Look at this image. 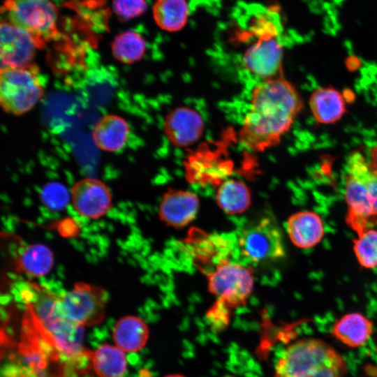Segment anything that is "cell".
I'll list each match as a JSON object with an SVG mask.
<instances>
[{
    "label": "cell",
    "mask_w": 377,
    "mask_h": 377,
    "mask_svg": "<svg viewBox=\"0 0 377 377\" xmlns=\"http://www.w3.org/2000/svg\"><path fill=\"white\" fill-rule=\"evenodd\" d=\"M303 106L298 91L283 76L263 80L251 91L249 110L239 131L240 142L256 152L277 145Z\"/></svg>",
    "instance_id": "6da1fadb"
},
{
    "label": "cell",
    "mask_w": 377,
    "mask_h": 377,
    "mask_svg": "<svg viewBox=\"0 0 377 377\" xmlns=\"http://www.w3.org/2000/svg\"><path fill=\"white\" fill-rule=\"evenodd\" d=\"M343 356L325 341L305 337L288 346L279 356L274 377H345Z\"/></svg>",
    "instance_id": "7a4b0ae2"
},
{
    "label": "cell",
    "mask_w": 377,
    "mask_h": 377,
    "mask_svg": "<svg viewBox=\"0 0 377 377\" xmlns=\"http://www.w3.org/2000/svg\"><path fill=\"white\" fill-rule=\"evenodd\" d=\"M345 198L346 223L357 235L377 224V171L358 151L347 160Z\"/></svg>",
    "instance_id": "3957f363"
},
{
    "label": "cell",
    "mask_w": 377,
    "mask_h": 377,
    "mask_svg": "<svg viewBox=\"0 0 377 377\" xmlns=\"http://www.w3.org/2000/svg\"><path fill=\"white\" fill-rule=\"evenodd\" d=\"M43 94L44 87L35 65L1 67L0 102L6 112L15 115L27 112L38 103Z\"/></svg>",
    "instance_id": "277c9868"
},
{
    "label": "cell",
    "mask_w": 377,
    "mask_h": 377,
    "mask_svg": "<svg viewBox=\"0 0 377 377\" xmlns=\"http://www.w3.org/2000/svg\"><path fill=\"white\" fill-rule=\"evenodd\" d=\"M281 27L279 24L268 22L247 32L256 39L244 52L242 64L263 80L283 76V47L277 38Z\"/></svg>",
    "instance_id": "5b68a950"
},
{
    "label": "cell",
    "mask_w": 377,
    "mask_h": 377,
    "mask_svg": "<svg viewBox=\"0 0 377 377\" xmlns=\"http://www.w3.org/2000/svg\"><path fill=\"white\" fill-rule=\"evenodd\" d=\"M1 13L6 20L30 33L39 47L59 35L57 8L50 0H6Z\"/></svg>",
    "instance_id": "8992f818"
},
{
    "label": "cell",
    "mask_w": 377,
    "mask_h": 377,
    "mask_svg": "<svg viewBox=\"0 0 377 377\" xmlns=\"http://www.w3.org/2000/svg\"><path fill=\"white\" fill-rule=\"evenodd\" d=\"M108 294L102 287L77 282L59 296V309L62 316L75 324L91 326L101 323L105 318Z\"/></svg>",
    "instance_id": "52a82bcc"
},
{
    "label": "cell",
    "mask_w": 377,
    "mask_h": 377,
    "mask_svg": "<svg viewBox=\"0 0 377 377\" xmlns=\"http://www.w3.org/2000/svg\"><path fill=\"white\" fill-rule=\"evenodd\" d=\"M207 288L231 309L246 304L254 286L251 267L222 260L207 274Z\"/></svg>",
    "instance_id": "ba28073f"
},
{
    "label": "cell",
    "mask_w": 377,
    "mask_h": 377,
    "mask_svg": "<svg viewBox=\"0 0 377 377\" xmlns=\"http://www.w3.org/2000/svg\"><path fill=\"white\" fill-rule=\"evenodd\" d=\"M238 244L242 253L256 263L275 261L286 254L281 232L267 217L244 229Z\"/></svg>",
    "instance_id": "9c48e42d"
},
{
    "label": "cell",
    "mask_w": 377,
    "mask_h": 377,
    "mask_svg": "<svg viewBox=\"0 0 377 377\" xmlns=\"http://www.w3.org/2000/svg\"><path fill=\"white\" fill-rule=\"evenodd\" d=\"M71 201L74 209L81 216L98 219L111 209L112 195L108 186L94 178H84L71 188Z\"/></svg>",
    "instance_id": "30bf717a"
},
{
    "label": "cell",
    "mask_w": 377,
    "mask_h": 377,
    "mask_svg": "<svg viewBox=\"0 0 377 377\" xmlns=\"http://www.w3.org/2000/svg\"><path fill=\"white\" fill-rule=\"evenodd\" d=\"M38 47H40L38 43L30 33L6 20H2L1 67H22L31 64Z\"/></svg>",
    "instance_id": "8fae6325"
},
{
    "label": "cell",
    "mask_w": 377,
    "mask_h": 377,
    "mask_svg": "<svg viewBox=\"0 0 377 377\" xmlns=\"http://www.w3.org/2000/svg\"><path fill=\"white\" fill-rule=\"evenodd\" d=\"M205 121L195 109L186 105L178 106L165 116L164 133L175 147L185 148L194 145L202 136Z\"/></svg>",
    "instance_id": "7c38bea8"
},
{
    "label": "cell",
    "mask_w": 377,
    "mask_h": 377,
    "mask_svg": "<svg viewBox=\"0 0 377 377\" xmlns=\"http://www.w3.org/2000/svg\"><path fill=\"white\" fill-rule=\"evenodd\" d=\"M199 206V198L194 193L168 188L159 203L158 216L166 226L179 229L195 219Z\"/></svg>",
    "instance_id": "4fadbf2b"
},
{
    "label": "cell",
    "mask_w": 377,
    "mask_h": 377,
    "mask_svg": "<svg viewBox=\"0 0 377 377\" xmlns=\"http://www.w3.org/2000/svg\"><path fill=\"white\" fill-rule=\"evenodd\" d=\"M309 105L314 119L321 124H333L345 115L347 104L341 91L333 87H320L311 94Z\"/></svg>",
    "instance_id": "5bb4252c"
},
{
    "label": "cell",
    "mask_w": 377,
    "mask_h": 377,
    "mask_svg": "<svg viewBox=\"0 0 377 377\" xmlns=\"http://www.w3.org/2000/svg\"><path fill=\"white\" fill-rule=\"evenodd\" d=\"M374 332V325L366 316L352 312L337 320L332 327V334L342 344L357 348L364 346Z\"/></svg>",
    "instance_id": "9a60e30c"
},
{
    "label": "cell",
    "mask_w": 377,
    "mask_h": 377,
    "mask_svg": "<svg viewBox=\"0 0 377 377\" xmlns=\"http://www.w3.org/2000/svg\"><path fill=\"white\" fill-rule=\"evenodd\" d=\"M286 230L293 244L300 249L316 246L324 235L322 219L311 211H301L292 214L287 221Z\"/></svg>",
    "instance_id": "2e32d148"
},
{
    "label": "cell",
    "mask_w": 377,
    "mask_h": 377,
    "mask_svg": "<svg viewBox=\"0 0 377 377\" xmlns=\"http://www.w3.org/2000/svg\"><path fill=\"white\" fill-rule=\"evenodd\" d=\"M129 133L130 126L124 118L115 114H107L94 125L92 138L100 149L113 152L125 146Z\"/></svg>",
    "instance_id": "e0dca14e"
},
{
    "label": "cell",
    "mask_w": 377,
    "mask_h": 377,
    "mask_svg": "<svg viewBox=\"0 0 377 377\" xmlns=\"http://www.w3.org/2000/svg\"><path fill=\"white\" fill-rule=\"evenodd\" d=\"M18 271L32 277L47 275L54 266L52 250L41 243H32L20 247L15 257Z\"/></svg>",
    "instance_id": "ac0fdd59"
},
{
    "label": "cell",
    "mask_w": 377,
    "mask_h": 377,
    "mask_svg": "<svg viewBox=\"0 0 377 377\" xmlns=\"http://www.w3.org/2000/svg\"><path fill=\"white\" fill-rule=\"evenodd\" d=\"M112 337L116 346L124 352L133 353L145 346L149 338V329L140 318L126 316L115 323Z\"/></svg>",
    "instance_id": "d6986e66"
},
{
    "label": "cell",
    "mask_w": 377,
    "mask_h": 377,
    "mask_svg": "<svg viewBox=\"0 0 377 377\" xmlns=\"http://www.w3.org/2000/svg\"><path fill=\"white\" fill-rule=\"evenodd\" d=\"M216 201L219 207L228 215L242 214L251 205V190L242 181L229 179L218 188Z\"/></svg>",
    "instance_id": "ffe728a7"
},
{
    "label": "cell",
    "mask_w": 377,
    "mask_h": 377,
    "mask_svg": "<svg viewBox=\"0 0 377 377\" xmlns=\"http://www.w3.org/2000/svg\"><path fill=\"white\" fill-rule=\"evenodd\" d=\"M85 357L99 377H121L126 371L125 354L117 346L105 343L94 351L87 350Z\"/></svg>",
    "instance_id": "44dd1931"
},
{
    "label": "cell",
    "mask_w": 377,
    "mask_h": 377,
    "mask_svg": "<svg viewBox=\"0 0 377 377\" xmlns=\"http://www.w3.org/2000/svg\"><path fill=\"white\" fill-rule=\"evenodd\" d=\"M186 0H156L153 15L156 24L163 30L175 32L186 25L189 10Z\"/></svg>",
    "instance_id": "7402d4cb"
},
{
    "label": "cell",
    "mask_w": 377,
    "mask_h": 377,
    "mask_svg": "<svg viewBox=\"0 0 377 377\" xmlns=\"http://www.w3.org/2000/svg\"><path fill=\"white\" fill-rule=\"evenodd\" d=\"M147 43L144 37L134 30L120 33L112 43V52L119 61L131 64L140 60L145 55Z\"/></svg>",
    "instance_id": "603a6c76"
},
{
    "label": "cell",
    "mask_w": 377,
    "mask_h": 377,
    "mask_svg": "<svg viewBox=\"0 0 377 377\" xmlns=\"http://www.w3.org/2000/svg\"><path fill=\"white\" fill-rule=\"evenodd\" d=\"M353 250L362 267H377V230L369 228L358 234L353 240Z\"/></svg>",
    "instance_id": "cb8c5ba5"
},
{
    "label": "cell",
    "mask_w": 377,
    "mask_h": 377,
    "mask_svg": "<svg viewBox=\"0 0 377 377\" xmlns=\"http://www.w3.org/2000/svg\"><path fill=\"white\" fill-rule=\"evenodd\" d=\"M40 200L47 208L52 211L64 209L71 200V193L59 182L45 184L40 192Z\"/></svg>",
    "instance_id": "d4e9b609"
},
{
    "label": "cell",
    "mask_w": 377,
    "mask_h": 377,
    "mask_svg": "<svg viewBox=\"0 0 377 377\" xmlns=\"http://www.w3.org/2000/svg\"><path fill=\"white\" fill-rule=\"evenodd\" d=\"M112 8L117 17L126 21L136 17L145 12V0H113Z\"/></svg>",
    "instance_id": "484cf974"
},
{
    "label": "cell",
    "mask_w": 377,
    "mask_h": 377,
    "mask_svg": "<svg viewBox=\"0 0 377 377\" xmlns=\"http://www.w3.org/2000/svg\"><path fill=\"white\" fill-rule=\"evenodd\" d=\"M232 309L223 301L217 299L206 314L207 320L212 329L220 331L226 328L229 324Z\"/></svg>",
    "instance_id": "4316f807"
},
{
    "label": "cell",
    "mask_w": 377,
    "mask_h": 377,
    "mask_svg": "<svg viewBox=\"0 0 377 377\" xmlns=\"http://www.w3.org/2000/svg\"><path fill=\"white\" fill-rule=\"evenodd\" d=\"M369 158L371 165L377 171V143L371 149Z\"/></svg>",
    "instance_id": "83f0119b"
},
{
    "label": "cell",
    "mask_w": 377,
    "mask_h": 377,
    "mask_svg": "<svg viewBox=\"0 0 377 377\" xmlns=\"http://www.w3.org/2000/svg\"><path fill=\"white\" fill-rule=\"evenodd\" d=\"M366 372L368 374L373 377H377V366L376 365H369L366 369Z\"/></svg>",
    "instance_id": "f1b7e54d"
},
{
    "label": "cell",
    "mask_w": 377,
    "mask_h": 377,
    "mask_svg": "<svg viewBox=\"0 0 377 377\" xmlns=\"http://www.w3.org/2000/svg\"><path fill=\"white\" fill-rule=\"evenodd\" d=\"M140 377H151V375L149 371L145 370L141 372Z\"/></svg>",
    "instance_id": "f546056e"
},
{
    "label": "cell",
    "mask_w": 377,
    "mask_h": 377,
    "mask_svg": "<svg viewBox=\"0 0 377 377\" xmlns=\"http://www.w3.org/2000/svg\"><path fill=\"white\" fill-rule=\"evenodd\" d=\"M165 377H184V376L180 374H171V375L166 376Z\"/></svg>",
    "instance_id": "4dcf8cb0"
},
{
    "label": "cell",
    "mask_w": 377,
    "mask_h": 377,
    "mask_svg": "<svg viewBox=\"0 0 377 377\" xmlns=\"http://www.w3.org/2000/svg\"><path fill=\"white\" fill-rule=\"evenodd\" d=\"M223 377H237V376H232V375H226V376H224Z\"/></svg>",
    "instance_id": "1f68e13d"
}]
</instances>
